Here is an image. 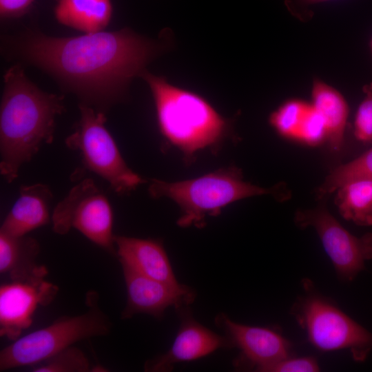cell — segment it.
I'll use <instances>...</instances> for the list:
<instances>
[{
    "label": "cell",
    "mask_w": 372,
    "mask_h": 372,
    "mask_svg": "<svg viewBox=\"0 0 372 372\" xmlns=\"http://www.w3.org/2000/svg\"><path fill=\"white\" fill-rule=\"evenodd\" d=\"M38 241L30 236H13L0 232V273L10 280L25 281L45 278L48 269L37 263Z\"/></svg>",
    "instance_id": "16"
},
{
    "label": "cell",
    "mask_w": 372,
    "mask_h": 372,
    "mask_svg": "<svg viewBox=\"0 0 372 372\" xmlns=\"http://www.w3.org/2000/svg\"><path fill=\"white\" fill-rule=\"evenodd\" d=\"M56 285L45 278L12 281L0 287V335L14 341L29 328L39 306H46L55 298Z\"/></svg>",
    "instance_id": "10"
},
{
    "label": "cell",
    "mask_w": 372,
    "mask_h": 372,
    "mask_svg": "<svg viewBox=\"0 0 372 372\" xmlns=\"http://www.w3.org/2000/svg\"><path fill=\"white\" fill-rule=\"evenodd\" d=\"M79 108V120L65 139L68 147L79 152L85 167L107 181L118 194L128 193L144 183L127 166L105 127V113L83 103Z\"/></svg>",
    "instance_id": "6"
},
{
    "label": "cell",
    "mask_w": 372,
    "mask_h": 372,
    "mask_svg": "<svg viewBox=\"0 0 372 372\" xmlns=\"http://www.w3.org/2000/svg\"><path fill=\"white\" fill-rule=\"evenodd\" d=\"M365 96L360 103L354 121V135L363 143H372V82L363 87Z\"/></svg>",
    "instance_id": "23"
},
{
    "label": "cell",
    "mask_w": 372,
    "mask_h": 372,
    "mask_svg": "<svg viewBox=\"0 0 372 372\" xmlns=\"http://www.w3.org/2000/svg\"><path fill=\"white\" fill-rule=\"evenodd\" d=\"M53 231L60 235L76 229L90 241L116 256L113 234L114 215L107 196L91 178L73 187L54 208Z\"/></svg>",
    "instance_id": "8"
},
{
    "label": "cell",
    "mask_w": 372,
    "mask_h": 372,
    "mask_svg": "<svg viewBox=\"0 0 372 372\" xmlns=\"http://www.w3.org/2000/svg\"><path fill=\"white\" fill-rule=\"evenodd\" d=\"M141 77L152 92L161 132L185 154L214 146L229 133V121L203 96L146 70Z\"/></svg>",
    "instance_id": "3"
},
{
    "label": "cell",
    "mask_w": 372,
    "mask_h": 372,
    "mask_svg": "<svg viewBox=\"0 0 372 372\" xmlns=\"http://www.w3.org/2000/svg\"><path fill=\"white\" fill-rule=\"evenodd\" d=\"M34 0H0V16L2 19L17 18L25 14Z\"/></svg>",
    "instance_id": "25"
},
{
    "label": "cell",
    "mask_w": 372,
    "mask_h": 372,
    "mask_svg": "<svg viewBox=\"0 0 372 372\" xmlns=\"http://www.w3.org/2000/svg\"><path fill=\"white\" fill-rule=\"evenodd\" d=\"M336 191L335 203L344 218L360 226L372 225V180L350 181Z\"/></svg>",
    "instance_id": "19"
},
{
    "label": "cell",
    "mask_w": 372,
    "mask_h": 372,
    "mask_svg": "<svg viewBox=\"0 0 372 372\" xmlns=\"http://www.w3.org/2000/svg\"><path fill=\"white\" fill-rule=\"evenodd\" d=\"M63 99L39 89L19 63L6 71L0 107V172L8 183L43 144L52 142L56 117L65 109Z\"/></svg>",
    "instance_id": "2"
},
{
    "label": "cell",
    "mask_w": 372,
    "mask_h": 372,
    "mask_svg": "<svg viewBox=\"0 0 372 372\" xmlns=\"http://www.w3.org/2000/svg\"><path fill=\"white\" fill-rule=\"evenodd\" d=\"M112 14L110 0H57L54 8L59 23L84 33L103 30Z\"/></svg>",
    "instance_id": "18"
},
{
    "label": "cell",
    "mask_w": 372,
    "mask_h": 372,
    "mask_svg": "<svg viewBox=\"0 0 372 372\" xmlns=\"http://www.w3.org/2000/svg\"><path fill=\"white\" fill-rule=\"evenodd\" d=\"M114 243L122 267L167 284L180 285L160 241L114 235Z\"/></svg>",
    "instance_id": "14"
},
{
    "label": "cell",
    "mask_w": 372,
    "mask_h": 372,
    "mask_svg": "<svg viewBox=\"0 0 372 372\" xmlns=\"http://www.w3.org/2000/svg\"><path fill=\"white\" fill-rule=\"evenodd\" d=\"M300 1L307 3H315L325 1L328 0H300Z\"/></svg>",
    "instance_id": "26"
},
{
    "label": "cell",
    "mask_w": 372,
    "mask_h": 372,
    "mask_svg": "<svg viewBox=\"0 0 372 372\" xmlns=\"http://www.w3.org/2000/svg\"><path fill=\"white\" fill-rule=\"evenodd\" d=\"M149 192L152 197H167L175 201L182 211L178 224L184 227L201 226L206 216L216 215L227 205L243 198L271 194L282 201L290 197L282 183L271 188L252 185L243 180L240 170L236 167L174 183L153 180Z\"/></svg>",
    "instance_id": "4"
},
{
    "label": "cell",
    "mask_w": 372,
    "mask_h": 372,
    "mask_svg": "<svg viewBox=\"0 0 372 372\" xmlns=\"http://www.w3.org/2000/svg\"><path fill=\"white\" fill-rule=\"evenodd\" d=\"M87 310L74 316H61L43 328L19 337L0 351V371L32 366L77 342L107 335L112 328L107 315L99 305V295L86 294Z\"/></svg>",
    "instance_id": "5"
},
{
    "label": "cell",
    "mask_w": 372,
    "mask_h": 372,
    "mask_svg": "<svg viewBox=\"0 0 372 372\" xmlns=\"http://www.w3.org/2000/svg\"><path fill=\"white\" fill-rule=\"evenodd\" d=\"M216 321L225 331L230 347L240 349L238 365L265 372L269 366L289 357V343L273 329L239 324L225 314L218 315Z\"/></svg>",
    "instance_id": "11"
},
{
    "label": "cell",
    "mask_w": 372,
    "mask_h": 372,
    "mask_svg": "<svg viewBox=\"0 0 372 372\" xmlns=\"http://www.w3.org/2000/svg\"><path fill=\"white\" fill-rule=\"evenodd\" d=\"M227 347L230 345L226 337L213 332L184 313L179 330L169 351L147 360L144 369L145 371H169L176 363L197 360Z\"/></svg>",
    "instance_id": "13"
},
{
    "label": "cell",
    "mask_w": 372,
    "mask_h": 372,
    "mask_svg": "<svg viewBox=\"0 0 372 372\" xmlns=\"http://www.w3.org/2000/svg\"><path fill=\"white\" fill-rule=\"evenodd\" d=\"M165 48L127 28L69 37L27 28L4 36L1 45L8 58L41 70L81 103L104 113L125 99L132 80Z\"/></svg>",
    "instance_id": "1"
},
{
    "label": "cell",
    "mask_w": 372,
    "mask_h": 372,
    "mask_svg": "<svg viewBox=\"0 0 372 372\" xmlns=\"http://www.w3.org/2000/svg\"><path fill=\"white\" fill-rule=\"evenodd\" d=\"M320 368L313 358L283 359L269 366L265 372H316Z\"/></svg>",
    "instance_id": "24"
},
{
    "label": "cell",
    "mask_w": 372,
    "mask_h": 372,
    "mask_svg": "<svg viewBox=\"0 0 372 372\" xmlns=\"http://www.w3.org/2000/svg\"><path fill=\"white\" fill-rule=\"evenodd\" d=\"M311 103L291 99L282 104L269 116V123L282 136L299 139Z\"/></svg>",
    "instance_id": "21"
},
{
    "label": "cell",
    "mask_w": 372,
    "mask_h": 372,
    "mask_svg": "<svg viewBox=\"0 0 372 372\" xmlns=\"http://www.w3.org/2000/svg\"><path fill=\"white\" fill-rule=\"evenodd\" d=\"M122 269L127 289V303L121 313L123 320L138 313L161 318L168 307L181 309L194 299V291L187 286L167 284L124 267Z\"/></svg>",
    "instance_id": "12"
},
{
    "label": "cell",
    "mask_w": 372,
    "mask_h": 372,
    "mask_svg": "<svg viewBox=\"0 0 372 372\" xmlns=\"http://www.w3.org/2000/svg\"><path fill=\"white\" fill-rule=\"evenodd\" d=\"M311 99V104L324 120L327 141L333 150L340 151L349 114L346 100L337 90L316 79L313 82Z\"/></svg>",
    "instance_id": "17"
},
{
    "label": "cell",
    "mask_w": 372,
    "mask_h": 372,
    "mask_svg": "<svg viewBox=\"0 0 372 372\" xmlns=\"http://www.w3.org/2000/svg\"><path fill=\"white\" fill-rule=\"evenodd\" d=\"M291 311L319 349H347L358 362L364 361L372 350V333L319 295L302 296Z\"/></svg>",
    "instance_id": "7"
},
{
    "label": "cell",
    "mask_w": 372,
    "mask_h": 372,
    "mask_svg": "<svg viewBox=\"0 0 372 372\" xmlns=\"http://www.w3.org/2000/svg\"><path fill=\"white\" fill-rule=\"evenodd\" d=\"M34 372H89L92 366L84 352L73 345L32 366Z\"/></svg>",
    "instance_id": "22"
},
{
    "label": "cell",
    "mask_w": 372,
    "mask_h": 372,
    "mask_svg": "<svg viewBox=\"0 0 372 372\" xmlns=\"http://www.w3.org/2000/svg\"><path fill=\"white\" fill-rule=\"evenodd\" d=\"M294 221L302 229L314 228L337 274L343 280H353L364 268L365 262L372 259V234L361 237L352 235L324 205L297 211Z\"/></svg>",
    "instance_id": "9"
},
{
    "label": "cell",
    "mask_w": 372,
    "mask_h": 372,
    "mask_svg": "<svg viewBox=\"0 0 372 372\" xmlns=\"http://www.w3.org/2000/svg\"><path fill=\"white\" fill-rule=\"evenodd\" d=\"M370 48H371V54H372V38H371V42H370Z\"/></svg>",
    "instance_id": "27"
},
{
    "label": "cell",
    "mask_w": 372,
    "mask_h": 372,
    "mask_svg": "<svg viewBox=\"0 0 372 372\" xmlns=\"http://www.w3.org/2000/svg\"><path fill=\"white\" fill-rule=\"evenodd\" d=\"M360 179L372 180V147L355 159L331 171L318 187L317 197L321 198L347 183Z\"/></svg>",
    "instance_id": "20"
},
{
    "label": "cell",
    "mask_w": 372,
    "mask_h": 372,
    "mask_svg": "<svg viewBox=\"0 0 372 372\" xmlns=\"http://www.w3.org/2000/svg\"><path fill=\"white\" fill-rule=\"evenodd\" d=\"M52 199V192L44 184L21 186L19 197L5 218L0 232L23 236L48 224Z\"/></svg>",
    "instance_id": "15"
}]
</instances>
